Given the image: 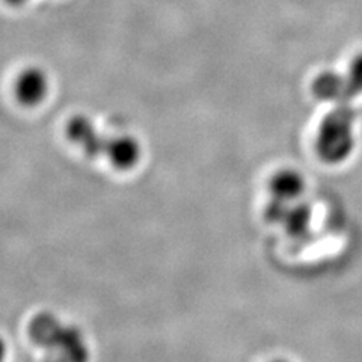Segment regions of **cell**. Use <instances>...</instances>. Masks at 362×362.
Returning a JSON list of instances; mask_svg holds the SVG:
<instances>
[{
	"instance_id": "6da1fadb",
	"label": "cell",
	"mask_w": 362,
	"mask_h": 362,
	"mask_svg": "<svg viewBox=\"0 0 362 362\" xmlns=\"http://www.w3.org/2000/svg\"><path fill=\"white\" fill-rule=\"evenodd\" d=\"M356 112L350 105H335L320 122L315 150L327 165L346 162L355 150Z\"/></svg>"
},
{
	"instance_id": "7a4b0ae2",
	"label": "cell",
	"mask_w": 362,
	"mask_h": 362,
	"mask_svg": "<svg viewBox=\"0 0 362 362\" xmlns=\"http://www.w3.org/2000/svg\"><path fill=\"white\" fill-rule=\"evenodd\" d=\"M313 211L305 202H284L272 199L266 207V218L284 226L288 235L294 239H303L310 233Z\"/></svg>"
},
{
	"instance_id": "3957f363",
	"label": "cell",
	"mask_w": 362,
	"mask_h": 362,
	"mask_svg": "<svg viewBox=\"0 0 362 362\" xmlns=\"http://www.w3.org/2000/svg\"><path fill=\"white\" fill-rule=\"evenodd\" d=\"M50 90L49 76L40 66H28L16 78L14 94L23 106L33 107L47 98Z\"/></svg>"
},
{
	"instance_id": "277c9868",
	"label": "cell",
	"mask_w": 362,
	"mask_h": 362,
	"mask_svg": "<svg viewBox=\"0 0 362 362\" xmlns=\"http://www.w3.org/2000/svg\"><path fill=\"white\" fill-rule=\"evenodd\" d=\"M311 90L317 100L327 101V103L334 105H350V101L356 97L346 73H320L319 76L314 77V81L311 83Z\"/></svg>"
},
{
	"instance_id": "5b68a950",
	"label": "cell",
	"mask_w": 362,
	"mask_h": 362,
	"mask_svg": "<svg viewBox=\"0 0 362 362\" xmlns=\"http://www.w3.org/2000/svg\"><path fill=\"white\" fill-rule=\"evenodd\" d=\"M305 190V178L294 169H282L270 180V192L274 199L296 202Z\"/></svg>"
},
{
	"instance_id": "8992f818",
	"label": "cell",
	"mask_w": 362,
	"mask_h": 362,
	"mask_svg": "<svg viewBox=\"0 0 362 362\" xmlns=\"http://www.w3.org/2000/svg\"><path fill=\"white\" fill-rule=\"evenodd\" d=\"M106 148L113 165L122 169L134 166L141 158V145L133 136L129 134H122L109 139Z\"/></svg>"
},
{
	"instance_id": "52a82bcc",
	"label": "cell",
	"mask_w": 362,
	"mask_h": 362,
	"mask_svg": "<svg viewBox=\"0 0 362 362\" xmlns=\"http://www.w3.org/2000/svg\"><path fill=\"white\" fill-rule=\"evenodd\" d=\"M346 76L349 78L350 85H352L355 94L356 95L362 94V52L355 54L354 59L350 61Z\"/></svg>"
},
{
	"instance_id": "ba28073f",
	"label": "cell",
	"mask_w": 362,
	"mask_h": 362,
	"mask_svg": "<svg viewBox=\"0 0 362 362\" xmlns=\"http://www.w3.org/2000/svg\"><path fill=\"white\" fill-rule=\"evenodd\" d=\"M4 2L9 6H21V5H25L28 0H4Z\"/></svg>"
},
{
	"instance_id": "9c48e42d",
	"label": "cell",
	"mask_w": 362,
	"mask_h": 362,
	"mask_svg": "<svg viewBox=\"0 0 362 362\" xmlns=\"http://www.w3.org/2000/svg\"><path fill=\"white\" fill-rule=\"evenodd\" d=\"M5 356H6V346L4 343V339L0 338V362H4Z\"/></svg>"
},
{
	"instance_id": "30bf717a",
	"label": "cell",
	"mask_w": 362,
	"mask_h": 362,
	"mask_svg": "<svg viewBox=\"0 0 362 362\" xmlns=\"http://www.w3.org/2000/svg\"><path fill=\"white\" fill-rule=\"evenodd\" d=\"M275 362H286V361H275Z\"/></svg>"
}]
</instances>
